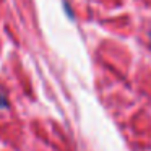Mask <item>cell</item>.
Listing matches in <instances>:
<instances>
[{"instance_id":"obj_1","label":"cell","mask_w":151,"mask_h":151,"mask_svg":"<svg viewBox=\"0 0 151 151\" xmlns=\"http://www.w3.org/2000/svg\"><path fill=\"white\" fill-rule=\"evenodd\" d=\"M7 106H8L7 96H5V91H4V88L0 86V109H5Z\"/></svg>"},{"instance_id":"obj_2","label":"cell","mask_w":151,"mask_h":151,"mask_svg":"<svg viewBox=\"0 0 151 151\" xmlns=\"http://www.w3.org/2000/svg\"><path fill=\"white\" fill-rule=\"evenodd\" d=\"M148 36H150V47H151V31H150V34H148Z\"/></svg>"}]
</instances>
